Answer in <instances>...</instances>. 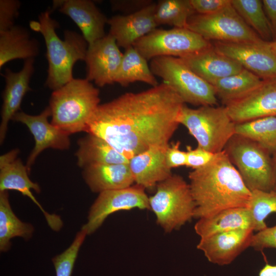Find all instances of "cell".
Here are the masks:
<instances>
[{"label":"cell","mask_w":276,"mask_h":276,"mask_svg":"<svg viewBox=\"0 0 276 276\" xmlns=\"http://www.w3.org/2000/svg\"><path fill=\"white\" fill-rule=\"evenodd\" d=\"M195 13L190 0H159L156 2L154 16L158 26L168 25L183 28Z\"/></svg>","instance_id":"32"},{"label":"cell","mask_w":276,"mask_h":276,"mask_svg":"<svg viewBox=\"0 0 276 276\" xmlns=\"http://www.w3.org/2000/svg\"><path fill=\"white\" fill-rule=\"evenodd\" d=\"M250 246L260 251L267 248H276V225L254 234Z\"/></svg>","instance_id":"36"},{"label":"cell","mask_w":276,"mask_h":276,"mask_svg":"<svg viewBox=\"0 0 276 276\" xmlns=\"http://www.w3.org/2000/svg\"><path fill=\"white\" fill-rule=\"evenodd\" d=\"M225 107L236 124L276 116V78L263 80L250 93Z\"/></svg>","instance_id":"16"},{"label":"cell","mask_w":276,"mask_h":276,"mask_svg":"<svg viewBox=\"0 0 276 276\" xmlns=\"http://www.w3.org/2000/svg\"><path fill=\"white\" fill-rule=\"evenodd\" d=\"M34 62L33 58L27 59L20 71L14 72L7 68L2 74L5 81V87L2 96L0 124L1 144L6 137L9 122L19 111L24 96L31 90L29 83L34 72Z\"/></svg>","instance_id":"18"},{"label":"cell","mask_w":276,"mask_h":276,"mask_svg":"<svg viewBox=\"0 0 276 276\" xmlns=\"http://www.w3.org/2000/svg\"><path fill=\"white\" fill-rule=\"evenodd\" d=\"M212 46L211 42L187 28L156 29L133 45L147 61L161 56L184 58Z\"/></svg>","instance_id":"9"},{"label":"cell","mask_w":276,"mask_h":276,"mask_svg":"<svg viewBox=\"0 0 276 276\" xmlns=\"http://www.w3.org/2000/svg\"><path fill=\"white\" fill-rule=\"evenodd\" d=\"M77 164L82 168L94 164H128L129 159L107 142L87 133L78 141Z\"/></svg>","instance_id":"26"},{"label":"cell","mask_w":276,"mask_h":276,"mask_svg":"<svg viewBox=\"0 0 276 276\" xmlns=\"http://www.w3.org/2000/svg\"><path fill=\"white\" fill-rule=\"evenodd\" d=\"M262 2L266 15L274 29L276 26V0H263Z\"/></svg>","instance_id":"41"},{"label":"cell","mask_w":276,"mask_h":276,"mask_svg":"<svg viewBox=\"0 0 276 276\" xmlns=\"http://www.w3.org/2000/svg\"><path fill=\"white\" fill-rule=\"evenodd\" d=\"M269 46L272 52L276 56V38L270 42H268Z\"/></svg>","instance_id":"44"},{"label":"cell","mask_w":276,"mask_h":276,"mask_svg":"<svg viewBox=\"0 0 276 276\" xmlns=\"http://www.w3.org/2000/svg\"><path fill=\"white\" fill-rule=\"evenodd\" d=\"M59 11L68 16L81 30L82 36L90 45L106 35L105 26L108 19L89 0L54 1L52 11Z\"/></svg>","instance_id":"19"},{"label":"cell","mask_w":276,"mask_h":276,"mask_svg":"<svg viewBox=\"0 0 276 276\" xmlns=\"http://www.w3.org/2000/svg\"><path fill=\"white\" fill-rule=\"evenodd\" d=\"M18 152V149H13L0 157V192L15 190L29 197L41 211L49 226L59 231L63 225L60 217L48 213L35 198L32 190L39 193L40 187L30 179L26 166L17 158Z\"/></svg>","instance_id":"13"},{"label":"cell","mask_w":276,"mask_h":276,"mask_svg":"<svg viewBox=\"0 0 276 276\" xmlns=\"http://www.w3.org/2000/svg\"><path fill=\"white\" fill-rule=\"evenodd\" d=\"M51 115L50 108L48 106L38 115L33 116L18 111L12 118V120L25 124L35 140L34 147L26 165L29 173L37 156L45 149L65 150L70 147V135L49 122Z\"/></svg>","instance_id":"15"},{"label":"cell","mask_w":276,"mask_h":276,"mask_svg":"<svg viewBox=\"0 0 276 276\" xmlns=\"http://www.w3.org/2000/svg\"><path fill=\"white\" fill-rule=\"evenodd\" d=\"M272 165L275 177V184L273 189V191L276 192V153L272 155Z\"/></svg>","instance_id":"43"},{"label":"cell","mask_w":276,"mask_h":276,"mask_svg":"<svg viewBox=\"0 0 276 276\" xmlns=\"http://www.w3.org/2000/svg\"><path fill=\"white\" fill-rule=\"evenodd\" d=\"M239 229H251L254 231V219L247 207L223 210L198 219L194 226L195 231L200 238Z\"/></svg>","instance_id":"24"},{"label":"cell","mask_w":276,"mask_h":276,"mask_svg":"<svg viewBox=\"0 0 276 276\" xmlns=\"http://www.w3.org/2000/svg\"><path fill=\"white\" fill-rule=\"evenodd\" d=\"M187 161L186 166L193 170L202 167L209 163L216 153H212L198 146L193 149L187 146Z\"/></svg>","instance_id":"37"},{"label":"cell","mask_w":276,"mask_h":276,"mask_svg":"<svg viewBox=\"0 0 276 276\" xmlns=\"http://www.w3.org/2000/svg\"><path fill=\"white\" fill-rule=\"evenodd\" d=\"M254 231L239 229L201 238L197 247L209 262L219 265L232 263L250 245Z\"/></svg>","instance_id":"17"},{"label":"cell","mask_w":276,"mask_h":276,"mask_svg":"<svg viewBox=\"0 0 276 276\" xmlns=\"http://www.w3.org/2000/svg\"><path fill=\"white\" fill-rule=\"evenodd\" d=\"M156 2L128 15H117L108 18V34L115 39L119 48L132 47L138 40L157 29L155 20Z\"/></svg>","instance_id":"20"},{"label":"cell","mask_w":276,"mask_h":276,"mask_svg":"<svg viewBox=\"0 0 276 276\" xmlns=\"http://www.w3.org/2000/svg\"><path fill=\"white\" fill-rule=\"evenodd\" d=\"M262 81L259 77L243 68L238 73L219 80L212 85L217 97L225 106L247 96Z\"/></svg>","instance_id":"27"},{"label":"cell","mask_w":276,"mask_h":276,"mask_svg":"<svg viewBox=\"0 0 276 276\" xmlns=\"http://www.w3.org/2000/svg\"><path fill=\"white\" fill-rule=\"evenodd\" d=\"M83 242L82 238L76 237L65 251L52 259L56 276L72 275L78 252Z\"/></svg>","instance_id":"34"},{"label":"cell","mask_w":276,"mask_h":276,"mask_svg":"<svg viewBox=\"0 0 276 276\" xmlns=\"http://www.w3.org/2000/svg\"><path fill=\"white\" fill-rule=\"evenodd\" d=\"M233 7L246 24L264 41L274 39L271 24L264 11L262 1L231 0Z\"/></svg>","instance_id":"30"},{"label":"cell","mask_w":276,"mask_h":276,"mask_svg":"<svg viewBox=\"0 0 276 276\" xmlns=\"http://www.w3.org/2000/svg\"><path fill=\"white\" fill-rule=\"evenodd\" d=\"M100 91L85 79H74L53 90L49 107L51 123L69 135L85 132L100 104Z\"/></svg>","instance_id":"4"},{"label":"cell","mask_w":276,"mask_h":276,"mask_svg":"<svg viewBox=\"0 0 276 276\" xmlns=\"http://www.w3.org/2000/svg\"><path fill=\"white\" fill-rule=\"evenodd\" d=\"M168 146L152 147L129 159L128 165L135 184L150 189L172 175L165 158Z\"/></svg>","instance_id":"21"},{"label":"cell","mask_w":276,"mask_h":276,"mask_svg":"<svg viewBox=\"0 0 276 276\" xmlns=\"http://www.w3.org/2000/svg\"><path fill=\"white\" fill-rule=\"evenodd\" d=\"M153 74L160 78L185 104L216 106L218 99L213 86L196 74L179 58L161 56L150 60Z\"/></svg>","instance_id":"8"},{"label":"cell","mask_w":276,"mask_h":276,"mask_svg":"<svg viewBox=\"0 0 276 276\" xmlns=\"http://www.w3.org/2000/svg\"><path fill=\"white\" fill-rule=\"evenodd\" d=\"M189 179L195 204L194 218L248 206L251 191L224 150L216 153L205 166L191 171Z\"/></svg>","instance_id":"2"},{"label":"cell","mask_w":276,"mask_h":276,"mask_svg":"<svg viewBox=\"0 0 276 276\" xmlns=\"http://www.w3.org/2000/svg\"><path fill=\"white\" fill-rule=\"evenodd\" d=\"M185 104L162 82L100 104L85 132L102 139L129 159L152 147L168 146L179 125L178 117Z\"/></svg>","instance_id":"1"},{"label":"cell","mask_w":276,"mask_h":276,"mask_svg":"<svg viewBox=\"0 0 276 276\" xmlns=\"http://www.w3.org/2000/svg\"><path fill=\"white\" fill-rule=\"evenodd\" d=\"M180 59L211 85L244 68L236 61L216 51L213 45L200 52Z\"/></svg>","instance_id":"22"},{"label":"cell","mask_w":276,"mask_h":276,"mask_svg":"<svg viewBox=\"0 0 276 276\" xmlns=\"http://www.w3.org/2000/svg\"><path fill=\"white\" fill-rule=\"evenodd\" d=\"M148 61L132 46L125 50L115 79V83L126 87L135 82H142L151 87L159 84Z\"/></svg>","instance_id":"28"},{"label":"cell","mask_w":276,"mask_h":276,"mask_svg":"<svg viewBox=\"0 0 276 276\" xmlns=\"http://www.w3.org/2000/svg\"><path fill=\"white\" fill-rule=\"evenodd\" d=\"M180 146V143L177 141L172 143L171 145L169 144L166 149V161L168 166L171 169L186 165V151L181 150Z\"/></svg>","instance_id":"40"},{"label":"cell","mask_w":276,"mask_h":276,"mask_svg":"<svg viewBox=\"0 0 276 276\" xmlns=\"http://www.w3.org/2000/svg\"><path fill=\"white\" fill-rule=\"evenodd\" d=\"M150 209L145 189L135 184L128 188L103 191L91 205L87 223L82 229L87 235L94 233L110 214L133 209Z\"/></svg>","instance_id":"11"},{"label":"cell","mask_w":276,"mask_h":276,"mask_svg":"<svg viewBox=\"0 0 276 276\" xmlns=\"http://www.w3.org/2000/svg\"><path fill=\"white\" fill-rule=\"evenodd\" d=\"M20 7V2L17 0L0 1V32L7 31L15 25Z\"/></svg>","instance_id":"35"},{"label":"cell","mask_w":276,"mask_h":276,"mask_svg":"<svg viewBox=\"0 0 276 276\" xmlns=\"http://www.w3.org/2000/svg\"><path fill=\"white\" fill-rule=\"evenodd\" d=\"M51 12L48 8L41 13L38 20L30 21V27L44 38L48 62L45 85L55 90L74 78V65L78 61H85L88 43L82 35L68 30L64 31L63 40L59 38L56 32L59 24L51 17Z\"/></svg>","instance_id":"3"},{"label":"cell","mask_w":276,"mask_h":276,"mask_svg":"<svg viewBox=\"0 0 276 276\" xmlns=\"http://www.w3.org/2000/svg\"><path fill=\"white\" fill-rule=\"evenodd\" d=\"M149 202L157 223L166 233L180 228L194 216L195 204L189 184L178 174L158 183Z\"/></svg>","instance_id":"6"},{"label":"cell","mask_w":276,"mask_h":276,"mask_svg":"<svg viewBox=\"0 0 276 276\" xmlns=\"http://www.w3.org/2000/svg\"><path fill=\"white\" fill-rule=\"evenodd\" d=\"M39 52L38 42L25 27L14 25L0 32V68L13 60L34 59Z\"/></svg>","instance_id":"25"},{"label":"cell","mask_w":276,"mask_h":276,"mask_svg":"<svg viewBox=\"0 0 276 276\" xmlns=\"http://www.w3.org/2000/svg\"><path fill=\"white\" fill-rule=\"evenodd\" d=\"M259 276H276V265L266 263L259 271Z\"/></svg>","instance_id":"42"},{"label":"cell","mask_w":276,"mask_h":276,"mask_svg":"<svg viewBox=\"0 0 276 276\" xmlns=\"http://www.w3.org/2000/svg\"><path fill=\"white\" fill-rule=\"evenodd\" d=\"M83 169V178L93 192L124 189L134 182L128 164H94Z\"/></svg>","instance_id":"23"},{"label":"cell","mask_w":276,"mask_h":276,"mask_svg":"<svg viewBox=\"0 0 276 276\" xmlns=\"http://www.w3.org/2000/svg\"><path fill=\"white\" fill-rule=\"evenodd\" d=\"M186 28L210 42L211 40L232 42L264 41L246 24L232 3L213 14L195 13L189 19Z\"/></svg>","instance_id":"10"},{"label":"cell","mask_w":276,"mask_h":276,"mask_svg":"<svg viewBox=\"0 0 276 276\" xmlns=\"http://www.w3.org/2000/svg\"><path fill=\"white\" fill-rule=\"evenodd\" d=\"M212 45L216 51L236 61L262 80L276 78V56L268 42L214 41Z\"/></svg>","instance_id":"12"},{"label":"cell","mask_w":276,"mask_h":276,"mask_svg":"<svg viewBox=\"0 0 276 276\" xmlns=\"http://www.w3.org/2000/svg\"><path fill=\"white\" fill-rule=\"evenodd\" d=\"M247 208L254 219V231L266 228L265 220L270 214L276 213V192L258 190L251 191Z\"/></svg>","instance_id":"33"},{"label":"cell","mask_w":276,"mask_h":276,"mask_svg":"<svg viewBox=\"0 0 276 276\" xmlns=\"http://www.w3.org/2000/svg\"><path fill=\"white\" fill-rule=\"evenodd\" d=\"M34 231L33 226L20 220L13 213L9 201L8 191L0 192V250H8L10 240L16 237L29 239Z\"/></svg>","instance_id":"29"},{"label":"cell","mask_w":276,"mask_h":276,"mask_svg":"<svg viewBox=\"0 0 276 276\" xmlns=\"http://www.w3.org/2000/svg\"><path fill=\"white\" fill-rule=\"evenodd\" d=\"M109 2L112 11L121 12L124 15L136 12L154 2L151 0H111Z\"/></svg>","instance_id":"38"},{"label":"cell","mask_w":276,"mask_h":276,"mask_svg":"<svg viewBox=\"0 0 276 276\" xmlns=\"http://www.w3.org/2000/svg\"><path fill=\"white\" fill-rule=\"evenodd\" d=\"M196 13L211 14L231 4V0H190Z\"/></svg>","instance_id":"39"},{"label":"cell","mask_w":276,"mask_h":276,"mask_svg":"<svg viewBox=\"0 0 276 276\" xmlns=\"http://www.w3.org/2000/svg\"><path fill=\"white\" fill-rule=\"evenodd\" d=\"M235 132L254 141L271 155L276 153V116L237 123Z\"/></svg>","instance_id":"31"},{"label":"cell","mask_w":276,"mask_h":276,"mask_svg":"<svg viewBox=\"0 0 276 276\" xmlns=\"http://www.w3.org/2000/svg\"><path fill=\"white\" fill-rule=\"evenodd\" d=\"M123 53L110 34L88 45L86 79L99 87L115 83Z\"/></svg>","instance_id":"14"},{"label":"cell","mask_w":276,"mask_h":276,"mask_svg":"<svg viewBox=\"0 0 276 276\" xmlns=\"http://www.w3.org/2000/svg\"><path fill=\"white\" fill-rule=\"evenodd\" d=\"M178 122L188 129L198 147L213 153L223 151L236 134V123L224 106L192 108L185 104L181 109Z\"/></svg>","instance_id":"5"},{"label":"cell","mask_w":276,"mask_h":276,"mask_svg":"<svg viewBox=\"0 0 276 276\" xmlns=\"http://www.w3.org/2000/svg\"><path fill=\"white\" fill-rule=\"evenodd\" d=\"M274 33V39L276 38V26L273 29Z\"/></svg>","instance_id":"45"},{"label":"cell","mask_w":276,"mask_h":276,"mask_svg":"<svg viewBox=\"0 0 276 276\" xmlns=\"http://www.w3.org/2000/svg\"><path fill=\"white\" fill-rule=\"evenodd\" d=\"M224 151L250 191H273L275 177L269 152L254 141L237 134Z\"/></svg>","instance_id":"7"}]
</instances>
